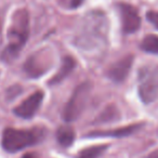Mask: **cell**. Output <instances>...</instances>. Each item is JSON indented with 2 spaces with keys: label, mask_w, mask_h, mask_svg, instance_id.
<instances>
[{
  "label": "cell",
  "mask_w": 158,
  "mask_h": 158,
  "mask_svg": "<svg viewBox=\"0 0 158 158\" xmlns=\"http://www.w3.org/2000/svg\"><path fill=\"white\" fill-rule=\"evenodd\" d=\"M147 158H158V149L149 154V155L147 156Z\"/></svg>",
  "instance_id": "cell-18"
},
{
  "label": "cell",
  "mask_w": 158,
  "mask_h": 158,
  "mask_svg": "<svg viewBox=\"0 0 158 158\" xmlns=\"http://www.w3.org/2000/svg\"><path fill=\"white\" fill-rule=\"evenodd\" d=\"M75 66H76V61H75L74 57L72 56H66L63 60V63H62L61 67H60L59 72L54 75V77L52 78V80L50 81L51 85L59 84V82L63 81L64 79L70 74V73L74 70Z\"/></svg>",
  "instance_id": "cell-11"
},
{
  "label": "cell",
  "mask_w": 158,
  "mask_h": 158,
  "mask_svg": "<svg viewBox=\"0 0 158 158\" xmlns=\"http://www.w3.org/2000/svg\"><path fill=\"white\" fill-rule=\"evenodd\" d=\"M52 65V59L47 50H40L28 57L24 64V72L31 78H39L49 70Z\"/></svg>",
  "instance_id": "cell-6"
},
{
  "label": "cell",
  "mask_w": 158,
  "mask_h": 158,
  "mask_svg": "<svg viewBox=\"0 0 158 158\" xmlns=\"http://www.w3.org/2000/svg\"><path fill=\"white\" fill-rule=\"evenodd\" d=\"M107 147L108 145L106 144L94 145V146L87 147V148H85L84 151H81L79 153L77 158H99L107 149Z\"/></svg>",
  "instance_id": "cell-14"
},
{
  "label": "cell",
  "mask_w": 158,
  "mask_h": 158,
  "mask_svg": "<svg viewBox=\"0 0 158 158\" xmlns=\"http://www.w3.org/2000/svg\"><path fill=\"white\" fill-rule=\"evenodd\" d=\"M146 19L151 24H153L158 29V11H148L146 13Z\"/></svg>",
  "instance_id": "cell-16"
},
{
  "label": "cell",
  "mask_w": 158,
  "mask_h": 158,
  "mask_svg": "<svg viewBox=\"0 0 158 158\" xmlns=\"http://www.w3.org/2000/svg\"><path fill=\"white\" fill-rule=\"evenodd\" d=\"M44 98V91L38 90L31 94L24 100L21 104H19L13 110V113L18 117L23 119H31L39 110Z\"/></svg>",
  "instance_id": "cell-8"
},
{
  "label": "cell",
  "mask_w": 158,
  "mask_h": 158,
  "mask_svg": "<svg viewBox=\"0 0 158 158\" xmlns=\"http://www.w3.org/2000/svg\"><path fill=\"white\" fill-rule=\"evenodd\" d=\"M75 131L69 126H61L56 131V140L63 147H68L75 141Z\"/></svg>",
  "instance_id": "cell-12"
},
{
  "label": "cell",
  "mask_w": 158,
  "mask_h": 158,
  "mask_svg": "<svg viewBox=\"0 0 158 158\" xmlns=\"http://www.w3.org/2000/svg\"><path fill=\"white\" fill-rule=\"evenodd\" d=\"M118 11L120 15L121 28L123 34H134L141 27V18L138 10L129 3H118Z\"/></svg>",
  "instance_id": "cell-7"
},
{
  "label": "cell",
  "mask_w": 158,
  "mask_h": 158,
  "mask_svg": "<svg viewBox=\"0 0 158 158\" xmlns=\"http://www.w3.org/2000/svg\"><path fill=\"white\" fill-rule=\"evenodd\" d=\"M22 158H36V156L34 155V154H31V153H27V154H25L24 156H23Z\"/></svg>",
  "instance_id": "cell-19"
},
{
  "label": "cell",
  "mask_w": 158,
  "mask_h": 158,
  "mask_svg": "<svg viewBox=\"0 0 158 158\" xmlns=\"http://www.w3.org/2000/svg\"><path fill=\"white\" fill-rule=\"evenodd\" d=\"M85 0H72V3H70V7L73 8V9H76V8H78L80 5H82L84 3Z\"/></svg>",
  "instance_id": "cell-17"
},
{
  "label": "cell",
  "mask_w": 158,
  "mask_h": 158,
  "mask_svg": "<svg viewBox=\"0 0 158 158\" xmlns=\"http://www.w3.org/2000/svg\"><path fill=\"white\" fill-rule=\"evenodd\" d=\"M141 49L147 53L158 54V36L153 34L145 36L141 42Z\"/></svg>",
  "instance_id": "cell-13"
},
{
  "label": "cell",
  "mask_w": 158,
  "mask_h": 158,
  "mask_svg": "<svg viewBox=\"0 0 158 158\" xmlns=\"http://www.w3.org/2000/svg\"><path fill=\"white\" fill-rule=\"evenodd\" d=\"M108 20L102 11L88 12L75 33L74 44L86 52L100 50L107 44Z\"/></svg>",
  "instance_id": "cell-1"
},
{
  "label": "cell",
  "mask_w": 158,
  "mask_h": 158,
  "mask_svg": "<svg viewBox=\"0 0 158 158\" xmlns=\"http://www.w3.org/2000/svg\"><path fill=\"white\" fill-rule=\"evenodd\" d=\"M139 97L144 104L158 99V65H146L139 72Z\"/></svg>",
  "instance_id": "cell-4"
},
{
  "label": "cell",
  "mask_w": 158,
  "mask_h": 158,
  "mask_svg": "<svg viewBox=\"0 0 158 158\" xmlns=\"http://www.w3.org/2000/svg\"><path fill=\"white\" fill-rule=\"evenodd\" d=\"M118 117H119V112L117 110V108L115 106L110 105L103 110V113L98 118V120L102 121V123H108V121L116 120V119H118Z\"/></svg>",
  "instance_id": "cell-15"
},
{
  "label": "cell",
  "mask_w": 158,
  "mask_h": 158,
  "mask_svg": "<svg viewBox=\"0 0 158 158\" xmlns=\"http://www.w3.org/2000/svg\"><path fill=\"white\" fill-rule=\"evenodd\" d=\"M9 44L3 49L1 60L10 63L19 56L29 36V14L26 9H19L12 16L11 25L8 29Z\"/></svg>",
  "instance_id": "cell-2"
},
{
  "label": "cell",
  "mask_w": 158,
  "mask_h": 158,
  "mask_svg": "<svg viewBox=\"0 0 158 158\" xmlns=\"http://www.w3.org/2000/svg\"><path fill=\"white\" fill-rule=\"evenodd\" d=\"M142 123H135V125H130L127 127H121L118 129L110 130V131H98L92 132L89 135L91 136H110V138H123V136H128L133 134L138 130L141 129Z\"/></svg>",
  "instance_id": "cell-10"
},
{
  "label": "cell",
  "mask_w": 158,
  "mask_h": 158,
  "mask_svg": "<svg viewBox=\"0 0 158 158\" xmlns=\"http://www.w3.org/2000/svg\"><path fill=\"white\" fill-rule=\"evenodd\" d=\"M132 64H133V55L131 54L126 55L119 61L115 62L107 72L110 79H112L114 82L123 81L131 70Z\"/></svg>",
  "instance_id": "cell-9"
},
{
  "label": "cell",
  "mask_w": 158,
  "mask_h": 158,
  "mask_svg": "<svg viewBox=\"0 0 158 158\" xmlns=\"http://www.w3.org/2000/svg\"><path fill=\"white\" fill-rule=\"evenodd\" d=\"M41 134L37 130H23L7 128L2 132L1 146L8 153H16L37 144Z\"/></svg>",
  "instance_id": "cell-3"
},
{
  "label": "cell",
  "mask_w": 158,
  "mask_h": 158,
  "mask_svg": "<svg viewBox=\"0 0 158 158\" xmlns=\"http://www.w3.org/2000/svg\"><path fill=\"white\" fill-rule=\"evenodd\" d=\"M90 91L91 84L88 81L82 82L75 89L62 114V117L66 123H73L79 118L88 104Z\"/></svg>",
  "instance_id": "cell-5"
}]
</instances>
